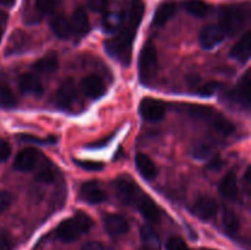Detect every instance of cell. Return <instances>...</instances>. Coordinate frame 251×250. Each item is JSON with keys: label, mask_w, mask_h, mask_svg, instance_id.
Instances as JSON below:
<instances>
[{"label": "cell", "mask_w": 251, "mask_h": 250, "mask_svg": "<svg viewBox=\"0 0 251 250\" xmlns=\"http://www.w3.org/2000/svg\"><path fill=\"white\" fill-rule=\"evenodd\" d=\"M93 220L85 212H76L74 217L64 220L56 227L55 234L64 243H71L78 239L81 234L87 233L93 227Z\"/></svg>", "instance_id": "obj_1"}, {"label": "cell", "mask_w": 251, "mask_h": 250, "mask_svg": "<svg viewBox=\"0 0 251 250\" xmlns=\"http://www.w3.org/2000/svg\"><path fill=\"white\" fill-rule=\"evenodd\" d=\"M135 39V32L130 31L126 27H123L117 32L113 38L105 41L104 47L110 56L117 59L124 66H127L131 61L132 42Z\"/></svg>", "instance_id": "obj_2"}, {"label": "cell", "mask_w": 251, "mask_h": 250, "mask_svg": "<svg viewBox=\"0 0 251 250\" xmlns=\"http://www.w3.org/2000/svg\"><path fill=\"white\" fill-rule=\"evenodd\" d=\"M247 11L240 6H223L220 10V26L226 36H237L245 26Z\"/></svg>", "instance_id": "obj_3"}, {"label": "cell", "mask_w": 251, "mask_h": 250, "mask_svg": "<svg viewBox=\"0 0 251 250\" xmlns=\"http://www.w3.org/2000/svg\"><path fill=\"white\" fill-rule=\"evenodd\" d=\"M158 70V58L156 47L152 43H146L140 51L139 56V75L140 81L144 85H150L156 78Z\"/></svg>", "instance_id": "obj_4"}, {"label": "cell", "mask_w": 251, "mask_h": 250, "mask_svg": "<svg viewBox=\"0 0 251 250\" xmlns=\"http://www.w3.org/2000/svg\"><path fill=\"white\" fill-rule=\"evenodd\" d=\"M113 184H114L117 196L123 203L127 205V203H131L136 199L139 188L130 176L125 175V174L124 175H119Z\"/></svg>", "instance_id": "obj_5"}, {"label": "cell", "mask_w": 251, "mask_h": 250, "mask_svg": "<svg viewBox=\"0 0 251 250\" xmlns=\"http://www.w3.org/2000/svg\"><path fill=\"white\" fill-rule=\"evenodd\" d=\"M140 114L145 120L151 123L159 122L166 115V107L153 98H144L140 103Z\"/></svg>", "instance_id": "obj_6"}, {"label": "cell", "mask_w": 251, "mask_h": 250, "mask_svg": "<svg viewBox=\"0 0 251 250\" xmlns=\"http://www.w3.org/2000/svg\"><path fill=\"white\" fill-rule=\"evenodd\" d=\"M225 38L226 33L220 25H210L201 31L199 43H200L201 48L210 50L222 43Z\"/></svg>", "instance_id": "obj_7"}, {"label": "cell", "mask_w": 251, "mask_h": 250, "mask_svg": "<svg viewBox=\"0 0 251 250\" xmlns=\"http://www.w3.org/2000/svg\"><path fill=\"white\" fill-rule=\"evenodd\" d=\"M80 198L91 205H97L107 200V193L102 189L98 181H85L80 188Z\"/></svg>", "instance_id": "obj_8"}, {"label": "cell", "mask_w": 251, "mask_h": 250, "mask_svg": "<svg viewBox=\"0 0 251 250\" xmlns=\"http://www.w3.org/2000/svg\"><path fill=\"white\" fill-rule=\"evenodd\" d=\"M77 100V90L73 80H65L59 87L55 96V102L63 109H68Z\"/></svg>", "instance_id": "obj_9"}, {"label": "cell", "mask_w": 251, "mask_h": 250, "mask_svg": "<svg viewBox=\"0 0 251 250\" xmlns=\"http://www.w3.org/2000/svg\"><path fill=\"white\" fill-rule=\"evenodd\" d=\"M81 90L91 100L100 98L105 93V83L100 76L88 75L81 81Z\"/></svg>", "instance_id": "obj_10"}, {"label": "cell", "mask_w": 251, "mask_h": 250, "mask_svg": "<svg viewBox=\"0 0 251 250\" xmlns=\"http://www.w3.org/2000/svg\"><path fill=\"white\" fill-rule=\"evenodd\" d=\"M38 151L33 147H26L17 153L14 161L15 169L20 172H29L37 166L38 162Z\"/></svg>", "instance_id": "obj_11"}, {"label": "cell", "mask_w": 251, "mask_h": 250, "mask_svg": "<svg viewBox=\"0 0 251 250\" xmlns=\"http://www.w3.org/2000/svg\"><path fill=\"white\" fill-rule=\"evenodd\" d=\"M49 25H50L53 33L60 39H69L73 34L70 20L65 15L60 14V12H51Z\"/></svg>", "instance_id": "obj_12"}, {"label": "cell", "mask_w": 251, "mask_h": 250, "mask_svg": "<svg viewBox=\"0 0 251 250\" xmlns=\"http://www.w3.org/2000/svg\"><path fill=\"white\" fill-rule=\"evenodd\" d=\"M218 206L216 201L211 198H201L195 202L193 212L196 217L202 221H211L216 217Z\"/></svg>", "instance_id": "obj_13"}, {"label": "cell", "mask_w": 251, "mask_h": 250, "mask_svg": "<svg viewBox=\"0 0 251 250\" xmlns=\"http://www.w3.org/2000/svg\"><path fill=\"white\" fill-rule=\"evenodd\" d=\"M20 90L26 95H31L33 97H41L44 92L43 85L36 74H24L19 81Z\"/></svg>", "instance_id": "obj_14"}, {"label": "cell", "mask_w": 251, "mask_h": 250, "mask_svg": "<svg viewBox=\"0 0 251 250\" xmlns=\"http://www.w3.org/2000/svg\"><path fill=\"white\" fill-rule=\"evenodd\" d=\"M145 14V4L142 0H131L129 4V9H127V14L125 16V21H126V28L130 31L136 33L137 27L140 26L142 17Z\"/></svg>", "instance_id": "obj_15"}, {"label": "cell", "mask_w": 251, "mask_h": 250, "mask_svg": "<svg viewBox=\"0 0 251 250\" xmlns=\"http://www.w3.org/2000/svg\"><path fill=\"white\" fill-rule=\"evenodd\" d=\"M137 207H139L140 213H141L149 222L156 223L161 220V208H159L158 205L147 195H142L141 198L139 199Z\"/></svg>", "instance_id": "obj_16"}, {"label": "cell", "mask_w": 251, "mask_h": 250, "mask_svg": "<svg viewBox=\"0 0 251 250\" xmlns=\"http://www.w3.org/2000/svg\"><path fill=\"white\" fill-rule=\"evenodd\" d=\"M71 31L73 34L77 37H83L90 31V21H88L87 12L82 7H77L73 12V16L70 19Z\"/></svg>", "instance_id": "obj_17"}, {"label": "cell", "mask_w": 251, "mask_h": 250, "mask_svg": "<svg viewBox=\"0 0 251 250\" xmlns=\"http://www.w3.org/2000/svg\"><path fill=\"white\" fill-rule=\"evenodd\" d=\"M104 228L110 235H123L129 230V223L123 216L110 213L104 217Z\"/></svg>", "instance_id": "obj_18"}, {"label": "cell", "mask_w": 251, "mask_h": 250, "mask_svg": "<svg viewBox=\"0 0 251 250\" xmlns=\"http://www.w3.org/2000/svg\"><path fill=\"white\" fill-rule=\"evenodd\" d=\"M250 48H251V37L250 32H245L239 41L234 44L230 50V56L237 59L240 63H247L250 59Z\"/></svg>", "instance_id": "obj_19"}, {"label": "cell", "mask_w": 251, "mask_h": 250, "mask_svg": "<svg viewBox=\"0 0 251 250\" xmlns=\"http://www.w3.org/2000/svg\"><path fill=\"white\" fill-rule=\"evenodd\" d=\"M250 87H251V76L250 70H248L242 77V80L238 83V87L235 90V100H238L240 105L244 109H249L250 108Z\"/></svg>", "instance_id": "obj_20"}, {"label": "cell", "mask_w": 251, "mask_h": 250, "mask_svg": "<svg viewBox=\"0 0 251 250\" xmlns=\"http://www.w3.org/2000/svg\"><path fill=\"white\" fill-rule=\"evenodd\" d=\"M176 4L173 1H166L162 2L158 7H157L156 12H154L153 20H152V26L161 27L166 25L172 17L176 15Z\"/></svg>", "instance_id": "obj_21"}, {"label": "cell", "mask_w": 251, "mask_h": 250, "mask_svg": "<svg viewBox=\"0 0 251 250\" xmlns=\"http://www.w3.org/2000/svg\"><path fill=\"white\" fill-rule=\"evenodd\" d=\"M135 164H136L137 171L141 174L142 178L147 179V180H152L157 176L156 164L147 154L137 153L136 157H135Z\"/></svg>", "instance_id": "obj_22"}, {"label": "cell", "mask_w": 251, "mask_h": 250, "mask_svg": "<svg viewBox=\"0 0 251 250\" xmlns=\"http://www.w3.org/2000/svg\"><path fill=\"white\" fill-rule=\"evenodd\" d=\"M218 189H220V193L222 194L225 198L229 199V200H234V199L237 198L239 188H238V179L234 172H228V173L223 176Z\"/></svg>", "instance_id": "obj_23"}, {"label": "cell", "mask_w": 251, "mask_h": 250, "mask_svg": "<svg viewBox=\"0 0 251 250\" xmlns=\"http://www.w3.org/2000/svg\"><path fill=\"white\" fill-rule=\"evenodd\" d=\"M124 22L125 16L122 12H107V14L103 16L102 27L105 32H108V33H115V32H119L120 29L124 27Z\"/></svg>", "instance_id": "obj_24"}, {"label": "cell", "mask_w": 251, "mask_h": 250, "mask_svg": "<svg viewBox=\"0 0 251 250\" xmlns=\"http://www.w3.org/2000/svg\"><path fill=\"white\" fill-rule=\"evenodd\" d=\"M59 61H58V55L54 51H49L46 55L42 56L41 59L34 63L33 69L37 73L41 74H50L58 69Z\"/></svg>", "instance_id": "obj_25"}, {"label": "cell", "mask_w": 251, "mask_h": 250, "mask_svg": "<svg viewBox=\"0 0 251 250\" xmlns=\"http://www.w3.org/2000/svg\"><path fill=\"white\" fill-rule=\"evenodd\" d=\"M144 250H161V240L153 229L149 225H144L140 230Z\"/></svg>", "instance_id": "obj_26"}, {"label": "cell", "mask_w": 251, "mask_h": 250, "mask_svg": "<svg viewBox=\"0 0 251 250\" xmlns=\"http://www.w3.org/2000/svg\"><path fill=\"white\" fill-rule=\"evenodd\" d=\"M211 122H212V125L213 127H215L216 131L220 132L221 135L228 136V135L233 134V132L235 131L234 124H233L230 120H228L227 118L222 117V115L217 114V113H216L215 117L211 119Z\"/></svg>", "instance_id": "obj_27"}, {"label": "cell", "mask_w": 251, "mask_h": 250, "mask_svg": "<svg viewBox=\"0 0 251 250\" xmlns=\"http://www.w3.org/2000/svg\"><path fill=\"white\" fill-rule=\"evenodd\" d=\"M184 7L196 17H205L210 12V5L206 4L202 0H186L184 2Z\"/></svg>", "instance_id": "obj_28"}, {"label": "cell", "mask_w": 251, "mask_h": 250, "mask_svg": "<svg viewBox=\"0 0 251 250\" xmlns=\"http://www.w3.org/2000/svg\"><path fill=\"white\" fill-rule=\"evenodd\" d=\"M188 112L191 117L200 120H211L216 115V110L213 109L212 107H208V105H200V104L189 105Z\"/></svg>", "instance_id": "obj_29"}, {"label": "cell", "mask_w": 251, "mask_h": 250, "mask_svg": "<svg viewBox=\"0 0 251 250\" xmlns=\"http://www.w3.org/2000/svg\"><path fill=\"white\" fill-rule=\"evenodd\" d=\"M223 225H225L226 230L232 233V234L239 230V217H238L234 211L229 210V208H226L225 212H223Z\"/></svg>", "instance_id": "obj_30"}, {"label": "cell", "mask_w": 251, "mask_h": 250, "mask_svg": "<svg viewBox=\"0 0 251 250\" xmlns=\"http://www.w3.org/2000/svg\"><path fill=\"white\" fill-rule=\"evenodd\" d=\"M16 97L12 92L11 88L6 85L0 83V107L2 108H12L16 105Z\"/></svg>", "instance_id": "obj_31"}, {"label": "cell", "mask_w": 251, "mask_h": 250, "mask_svg": "<svg viewBox=\"0 0 251 250\" xmlns=\"http://www.w3.org/2000/svg\"><path fill=\"white\" fill-rule=\"evenodd\" d=\"M213 154V147L211 146L207 142H199L194 146L193 150V156L195 157L196 159H200V161H203V159L211 158Z\"/></svg>", "instance_id": "obj_32"}, {"label": "cell", "mask_w": 251, "mask_h": 250, "mask_svg": "<svg viewBox=\"0 0 251 250\" xmlns=\"http://www.w3.org/2000/svg\"><path fill=\"white\" fill-rule=\"evenodd\" d=\"M36 180L39 183L49 184L54 180V171L50 166H46L37 173Z\"/></svg>", "instance_id": "obj_33"}, {"label": "cell", "mask_w": 251, "mask_h": 250, "mask_svg": "<svg viewBox=\"0 0 251 250\" xmlns=\"http://www.w3.org/2000/svg\"><path fill=\"white\" fill-rule=\"evenodd\" d=\"M221 88H222V83L216 82V81H211V82L205 83V85L199 90V93H200L201 96H205V97H210V96H213L215 93H217Z\"/></svg>", "instance_id": "obj_34"}, {"label": "cell", "mask_w": 251, "mask_h": 250, "mask_svg": "<svg viewBox=\"0 0 251 250\" xmlns=\"http://www.w3.org/2000/svg\"><path fill=\"white\" fill-rule=\"evenodd\" d=\"M55 7V0H36V9L41 15L51 14Z\"/></svg>", "instance_id": "obj_35"}, {"label": "cell", "mask_w": 251, "mask_h": 250, "mask_svg": "<svg viewBox=\"0 0 251 250\" xmlns=\"http://www.w3.org/2000/svg\"><path fill=\"white\" fill-rule=\"evenodd\" d=\"M167 250H191L180 237H171L167 242Z\"/></svg>", "instance_id": "obj_36"}, {"label": "cell", "mask_w": 251, "mask_h": 250, "mask_svg": "<svg viewBox=\"0 0 251 250\" xmlns=\"http://www.w3.org/2000/svg\"><path fill=\"white\" fill-rule=\"evenodd\" d=\"M76 164L81 168L86 169V171L96 172V171H102L104 168V164L102 162H95V161H80V159H75Z\"/></svg>", "instance_id": "obj_37"}, {"label": "cell", "mask_w": 251, "mask_h": 250, "mask_svg": "<svg viewBox=\"0 0 251 250\" xmlns=\"http://www.w3.org/2000/svg\"><path fill=\"white\" fill-rule=\"evenodd\" d=\"M14 243L6 230L0 228V250H12Z\"/></svg>", "instance_id": "obj_38"}, {"label": "cell", "mask_w": 251, "mask_h": 250, "mask_svg": "<svg viewBox=\"0 0 251 250\" xmlns=\"http://www.w3.org/2000/svg\"><path fill=\"white\" fill-rule=\"evenodd\" d=\"M87 4L93 11L102 12L107 10V7L109 6L110 0H87Z\"/></svg>", "instance_id": "obj_39"}, {"label": "cell", "mask_w": 251, "mask_h": 250, "mask_svg": "<svg viewBox=\"0 0 251 250\" xmlns=\"http://www.w3.org/2000/svg\"><path fill=\"white\" fill-rule=\"evenodd\" d=\"M12 203V195L9 191H0V213L6 211Z\"/></svg>", "instance_id": "obj_40"}, {"label": "cell", "mask_w": 251, "mask_h": 250, "mask_svg": "<svg viewBox=\"0 0 251 250\" xmlns=\"http://www.w3.org/2000/svg\"><path fill=\"white\" fill-rule=\"evenodd\" d=\"M11 154V146L5 139L0 137V162H5Z\"/></svg>", "instance_id": "obj_41"}, {"label": "cell", "mask_w": 251, "mask_h": 250, "mask_svg": "<svg viewBox=\"0 0 251 250\" xmlns=\"http://www.w3.org/2000/svg\"><path fill=\"white\" fill-rule=\"evenodd\" d=\"M22 141H27V142H33V144H42V145H49V144H54L56 141L54 137H49V139H37L34 136H29V135H22L21 136Z\"/></svg>", "instance_id": "obj_42"}, {"label": "cell", "mask_w": 251, "mask_h": 250, "mask_svg": "<svg viewBox=\"0 0 251 250\" xmlns=\"http://www.w3.org/2000/svg\"><path fill=\"white\" fill-rule=\"evenodd\" d=\"M81 250H104V247L100 242H88L81 248Z\"/></svg>", "instance_id": "obj_43"}, {"label": "cell", "mask_w": 251, "mask_h": 250, "mask_svg": "<svg viewBox=\"0 0 251 250\" xmlns=\"http://www.w3.org/2000/svg\"><path fill=\"white\" fill-rule=\"evenodd\" d=\"M223 163H225V162L221 158H213L212 161L210 162V164H208V169H211L212 172H218L223 168Z\"/></svg>", "instance_id": "obj_44"}, {"label": "cell", "mask_w": 251, "mask_h": 250, "mask_svg": "<svg viewBox=\"0 0 251 250\" xmlns=\"http://www.w3.org/2000/svg\"><path fill=\"white\" fill-rule=\"evenodd\" d=\"M250 168L247 169V172H245V175H244V185H245V189H247L248 193H250Z\"/></svg>", "instance_id": "obj_45"}, {"label": "cell", "mask_w": 251, "mask_h": 250, "mask_svg": "<svg viewBox=\"0 0 251 250\" xmlns=\"http://www.w3.org/2000/svg\"><path fill=\"white\" fill-rule=\"evenodd\" d=\"M15 1H16V0H0V5H2V6H6V7H11V6H14Z\"/></svg>", "instance_id": "obj_46"}, {"label": "cell", "mask_w": 251, "mask_h": 250, "mask_svg": "<svg viewBox=\"0 0 251 250\" xmlns=\"http://www.w3.org/2000/svg\"><path fill=\"white\" fill-rule=\"evenodd\" d=\"M1 38H2V28L1 26H0V42H1Z\"/></svg>", "instance_id": "obj_47"}, {"label": "cell", "mask_w": 251, "mask_h": 250, "mask_svg": "<svg viewBox=\"0 0 251 250\" xmlns=\"http://www.w3.org/2000/svg\"><path fill=\"white\" fill-rule=\"evenodd\" d=\"M203 250H211V249H203Z\"/></svg>", "instance_id": "obj_48"}]
</instances>
